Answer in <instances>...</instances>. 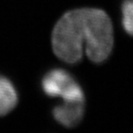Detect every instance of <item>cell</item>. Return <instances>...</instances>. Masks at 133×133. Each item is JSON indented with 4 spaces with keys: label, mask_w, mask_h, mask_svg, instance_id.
<instances>
[{
    "label": "cell",
    "mask_w": 133,
    "mask_h": 133,
    "mask_svg": "<svg viewBox=\"0 0 133 133\" xmlns=\"http://www.w3.org/2000/svg\"><path fill=\"white\" fill-rule=\"evenodd\" d=\"M114 46L110 18L100 8H76L66 12L55 25L52 48L55 55L68 64L81 60L83 47L91 62L100 64L109 57Z\"/></svg>",
    "instance_id": "6da1fadb"
},
{
    "label": "cell",
    "mask_w": 133,
    "mask_h": 133,
    "mask_svg": "<svg viewBox=\"0 0 133 133\" xmlns=\"http://www.w3.org/2000/svg\"><path fill=\"white\" fill-rule=\"evenodd\" d=\"M41 87L48 97H61L64 102L85 101L81 85L64 69H54L46 73L42 79Z\"/></svg>",
    "instance_id": "7a4b0ae2"
},
{
    "label": "cell",
    "mask_w": 133,
    "mask_h": 133,
    "mask_svg": "<svg viewBox=\"0 0 133 133\" xmlns=\"http://www.w3.org/2000/svg\"><path fill=\"white\" fill-rule=\"evenodd\" d=\"M85 101L64 102L54 107L52 114L58 123L66 128H74L81 121L84 115Z\"/></svg>",
    "instance_id": "3957f363"
},
{
    "label": "cell",
    "mask_w": 133,
    "mask_h": 133,
    "mask_svg": "<svg viewBox=\"0 0 133 133\" xmlns=\"http://www.w3.org/2000/svg\"><path fill=\"white\" fill-rule=\"evenodd\" d=\"M18 103V94L14 85L6 78L0 76V116L13 110Z\"/></svg>",
    "instance_id": "277c9868"
},
{
    "label": "cell",
    "mask_w": 133,
    "mask_h": 133,
    "mask_svg": "<svg viewBox=\"0 0 133 133\" xmlns=\"http://www.w3.org/2000/svg\"><path fill=\"white\" fill-rule=\"evenodd\" d=\"M122 26L125 31L133 36V0H124L121 5Z\"/></svg>",
    "instance_id": "5b68a950"
}]
</instances>
